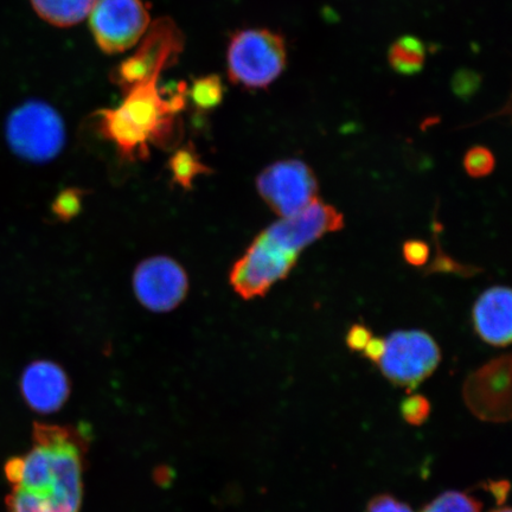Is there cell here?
Segmentation results:
<instances>
[{
    "mask_svg": "<svg viewBox=\"0 0 512 512\" xmlns=\"http://www.w3.org/2000/svg\"><path fill=\"white\" fill-rule=\"evenodd\" d=\"M82 204L81 191L76 189H68L61 192L57 196L53 211L60 220L68 221L79 214Z\"/></svg>",
    "mask_w": 512,
    "mask_h": 512,
    "instance_id": "603a6c76",
    "label": "cell"
},
{
    "mask_svg": "<svg viewBox=\"0 0 512 512\" xmlns=\"http://www.w3.org/2000/svg\"><path fill=\"white\" fill-rule=\"evenodd\" d=\"M431 413V403L425 396H409L401 403V414L409 425L420 426L428 419Z\"/></svg>",
    "mask_w": 512,
    "mask_h": 512,
    "instance_id": "7402d4cb",
    "label": "cell"
},
{
    "mask_svg": "<svg viewBox=\"0 0 512 512\" xmlns=\"http://www.w3.org/2000/svg\"><path fill=\"white\" fill-rule=\"evenodd\" d=\"M24 459L15 457L11 458L5 465V475L9 482L19 485L22 482Z\"/></svg>",
    "mask_w": 512,
    "mask_h": 512,
    "instance_id": "83f0119b",
    "label": "cell"
},
{
    "mask_svg": "<svg viewBox=\"0 0 512 512\" xmlns=\"http://www.w3.org/2000/svg\"><path fill=\"white\" fill-rule=\"evenodd\" d=\"M259 194L274 213L288 217L317 200L318 181L309 165L298 159L280 160L256 179Z\"/></svg>",
    "mask_w": 512,
    "mask_h": 512,
    "instance_id": "8992f818",
    "label": "cell"
},
{
    "mask_svg": "<svg viewBox=\"0 0 512 512\" xmlns=\"http://www.w3.org/2000/svg\"><path fill=\"white\" fill-rule=\"evenodd\" d=\"M384 350H386V339L371 338L366 348H364L363 354L368 360L379 363L384 354Z\"/></svg>",
    "mask_w": 512,
    "mask_h": 512,
    "instance_id": "f1b7e54d",
    "label": "cell"
},
{
    "mask_svg": "<svg viewBox=\"0 0 512 512\" xmlns=\"http://www.w3.org/2000/svg\"><path fill=\"white\" fill-rule=\"evenodd\" d=\"M463 396L476 418L503 424L511 419V356L486 363L467 377Z\"/></svg>",
    "mask_w": 512,
    "mask_h": 512,
    "instance_id": "9c48e42d",
    "label": "cell"
},
{
    "mask_svg": "<svg viewBox=\"0 0 512 512\" xmlns=\"http://www.w3.org/2000/svg\"><path fill=\"white\" fill-rule=\"evenodd\" d=\"M440 360L438 344L426 332L398 331L386 339V350L377 364L395 386L413 390L437 370Z\"/></svg>",
    "mask_w": 512,
    "mask_h": 512,
    "instance_id": "277c9868",
    "label": "cell"
},
{
    "mask_svg": "<svg viewBox=\"0 0 512 512\" xmlns=\"http://www.w3.org/2000/svg\"><path fill=\"white\" fill-rule=\"evenodd\" d=\"M5 134L11 151L32 163L50 162L66 144V127L61 115L40 100L17 107L6 121Z\"/></svg>",
    "mask_w": 512,
    "mask_h": 512,
    "instance_id": "3957f363",
    "label": "cell"
},
{
    "mask_svg": "<svg viewBox=\"0 0 512 512\" xmlns=\"http://www.w3.org/2000/svg\"><path fill=\"white\" fill-rule=\"evenodd\" d=\"M486 489L495 497L498 504H503L507 501L510 484L507 480H498V482L486 484Z\"/></svg>",
    "mask_w": 512,
    "mask_h": 512,
    "instance_id": "f546056e",
    "label": "cell"
},
{
    "mask_svg": "<svg viewBox=\"0 0 512 512\" xmlns=\"http://www.w3.org/2000/svg\"><path fill=\"white\" fill-rule=\"evenodd\" d=\"M183 48L181 31L170 19H160L147 34L142 48L115 70L113 80L124 92L158 80Z\"/></svg>",
    "mask_w": 512,
    "mask_h": 512,
    "instance_id": "52a82bcc",
    "label": "cell"
},
{
    "mask_svg": "<svg viewBox=\"0 0 512 512\" xmlns=\"http://www.w3.org/2000/svg\"><path fill=\"white\" fill-rule=\"evenodd\" d=\"M114 110L98 113V128L127 159H144L151 144L164 146L174 139L175 117L184 105L183 95L166 98L153 80L130 89Z\"/></svg>",
    "mask_w": 512,
    "mask_h": 512,
    "instance_id": "6da1fadb",
    "label": "cell"
},
{
    "mask_svg": "<svg viewBox=\"0 0 512 512\" xmlns=\"http://www.w3.org/2000/svg\"><path fill=\"white\" fill-rule=\"evenodd\" d=\"M298 255L273 245L262 233L256 236L230 272V284L242 298L264 296L287 277L297 264Z\"/></svg>",
    "mask_w": 512,
    "mask_h": 512,
    "instance_id": "ba28073f",
    "label": "cell"
},
{
    "mask_svg": "<svg viewBox=\"0 0 512 512\" xmlns=\"http://www.w3.org/2000/svg\"><path fill=\"white\" fill-rule=\"evenodd\" d=\"M482 503L477 498L459 491H448L427 504L420 512H480Z\"/></svg>",
    "mask_w": 512,
    "mask_h": 512,
    "instance_id": "ac0fdd59",
    "label": "cell"
},
{
    "mask_svg": "<svg viewBox=\"0 0 512 512\" xmlns=\"http://www.w3.org/2000/svg\"><path fill=\"white\" fill-rule=\"evenodd\" d=\"M54 471L51 450L46 445H36L24 459L22 482L18 486L42 495H53Z\"/></svg>",
    "mask_w": 512,
    "mask_h": 512,
    "instance_id": "9a60e30c",
    "label": "cell"
},
{
    "mask_svg": "<svg viewBox=\"0 0 512 512\" xmlns=\"http://www.w3.org/2000/svg\"><path fill=\"white\" fill-rule=\"evenodd\" d=\"M170 170L174 181L184 189L191 188L197 176L208 174L209 170L203 165L197 153L191 147L179 150L170 160Z\"/></svg>",
    "mask_w": 512,
    "mask_h": 512,
    "instance_id": "e0dca14e",
    "label": "cell"
},
{
    "mask_svg": "<svg viewBox=\"0 0 512 512\" xmlns=\"http://www.w3.org/2000/svg\"><path fill=\"white\" fill-rule=\"evenodd\" d=\"M134 292L146 309L169 312L187 296V273L175 260L156 256L142 262L134 272Z\"/></svg>",
    "mask_w": 512,
    "mask_h": 512,
    "instance_id": "8fae6325",
    "label": "cell"
},
{
    "mask_svg": "<svg viewBox=\"0 0 512 512\" xmlns=\"http://www.w3.org/2000/svg\"><path fill=\"white\" fill-rule=\"evenodd\" d=\"M425 44L414 36H402L389 48L388 61L396 73L412 76L421 72L426 63Z\"/></svg>",
    "mask_w": 512,
    "mask_h": 512,
    "instance_id": "2e32d148",
    "label": "cell"
},
{
    "mask_svg": "<svg viewBox=\"0 0 512 512\" xmlns=\"http://www.w3.org/2000/svg\"><path fill=\"white\" fill-rule=\"evenodd\" d=\"M511 297L510 288L492 287L479 297L473 309L477 334L495 347H507L511 342Z\"/></svg>",
    "mask_w": 512,
    "mask_h": 512,
    "instance_id": "4fadbf2b",
    "label": "cell"
},
{
    "mask_svg": "<svg viewBox=\"0 0 512 512\" xmlns=\"http://www.w3.org/2000/svg\"><path fill=\"white\" fill-rule=\"evenodd\" d=\"M149 25V11L142 0H98L89 14L95 42L106 54L136 46Z\"/></svg>",
    "mask_w": 512,
    "mask_h": 512,
    "instance_id": "5b68a950",
    "label": "cell"
},
{
    "mask_svg": "<svg viewBox=\"0 0 512 512\" xmlns=\"http://www.w3.org/2000/svg\"><path fill=\"white\" fill-rule=\"evenodd\" d=\"M490 512H511V509L510 508H499V509H496L494 511H490Z\"/></svg>",
    "mask_w": 512,
    "mask_h": 512,
    "instance_id": "4dcf8cb0",
    "label": "cell"
},
{
    "mask_svg": "<svg viewBox=\"0 0 512 512\" xmlns=\"http://www.w3.org/2000/svg\"><path fill=\"white\" fill-rule=\"evenodd\" d=\"M343 227V215L317 198L298 213L273 223L262 235L284 251L299 255L311 243Z\"/></svg>",
    "mask_w": 512,
    "mask_h": 512,
    "instance_id": "30bf717a",
    "label": "cell"
},
{
    "mask_svg": "<svg viewBox=\"0 0 512 512\" xmlns=\"http://www.w3.org/2000/svg\"><path fill=\"white\" fill-rule=\"evenodd\" d=\"M223 85L219 76L211 75L198 79L190 89L192 101L202 110H211L221 104L223 99Z\"/></svg>",
    "mask_w": 512,
    "mask_h": 512,
    "instance_id": "d6986e66",
    "label": "cell"
},
{
    "mask_svg": "<svg viewBox=\"0 0 512 512\" xmlns=\"http://www.w3.org/2000/svg\"><path fill=\"white\" fill-rule=\"evenodd\" d=\"M480 83H482V78L475 70L460 69L453 76L452 89L459 98L467 100L477 93Z\"/></svg>",
    "mask_w": 512,
    "mask_h": 512,
    "instance_id": "cb8c5ba5",
    "label": "cell"
},
{
    "mask_svg": "<svg viewBox=\"0 0 512 512\" xmlns=\"http://www.w3.org/2000/svg\"><path fill=\"white\" fill-rule=\"evenodd\" d=\"M9 512H53L49 496L17 486L8 498Z\"/></svg>",
    "mask_w": 512,
    "mask_h": 512,
    "instance_id": "ffe728a7",
    "label": "cell"
},
{
    "mask_svg": "<svg viewBox=\"0 0 512 512\" xmlns=\"http://www.w3.org/2000/svg\"><path fill=\"white\" fill-rule=\"evenodd\" d=\"M21 388L28 405L40 413L60 409L69 396V381L64 370L50 361H35L24 370Z\"/></svg>",
    "mask_w": 512,
    "mask_h": 512,
    "instance_id": "7c38bea8",
    "label": "cell"
},
{
    "mask_svg": "<svg viewBox=\"0 0 512 512\" xmlns=\"http://www.w3.org/2000/svg\"><path fill=\"white\" fill-rule=\"evenodd\" d=\"M371 331L362 324H355L347 335V344L352 351H363L370 341Z\"/></svg>",
    "mask_w": 512,
    "mask_h": 512,
    "instance_id": "4316f807",
    "label": "cell"
},
{
    "mask_svg": "<svg viewBox=\"0 0 512 512\" xmlns=\"http://www.w3.org/2000/svg\"><path fill=\"white\" fill-rule=\"evenodd\" d=\"M464 168L471 177L482 178L491 174L495 169V157L484 146H473L466 152Z\"/></svg>",
    "mask_w": 512,
    "mask_h": 512,
    "instance_id": "44dd1931",
    "label": "cell"
},
{
    "mask_svg": "<svg viewBox=\"0 0 512 512\" xmlns=\"http://www.w3.org/2000/svg\"><path fill=\"white\" fill-rule=\"evenodd\" d=\"M403 256L409 265L424 266L430 256V247L420 240H409L403 245Z\"/></svg>",
    "mask_w": 512,
    "mask_h": 512,
    "instance_id": "d4e9b609",
    "label": "cell"
},
{
    "mask_svg": "<svg viewBox=\"0 0 512 512\" xmlns=\"http://www.w3.org/2000/svg\"><path fill=\"white\" fill-rule=\"evenodd\" d=\"M228 75L235 85L266 89L280 78L287 66L285 38L270 29H245L230 38Z\"/></svg>",
    "mask_w": 512,
    "mask_h": 512,
    "instance_id": "7a4b0ae2",
    "label": "cell"
},
{
    "mask_svg": "<svg viewBox=\"0 0 512 512\" xmlns=\"http://www.w3.org/2000/svg\"><path fill=\"white\" fill-rule=\"evenodd\" d=\"M367 512H413V510L393 496L380 495L371 499Z\"/></svg>",
    "mask_w": 512,
    "mask_h": 512,
    "instance_id": "484cf974",
    "label": "cell"
},
{
    "mask_svg": "<svg viewBox=\"0 0 512 512\" xmlns=\"http://www.w3.org/2000/svg\"><path fill=\"white\" fill-rule=\"evenodd\" d=\"M36 14L59 28L73 27L89 14L98 0H30Z\"/></svg>",
    "mask_w": 512,
    "mask_h": 512,
    "instance_id": "5bb4252c",
    "label": "cell"
}]
</instances>
